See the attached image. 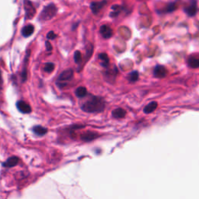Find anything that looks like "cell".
Wrapping results in <instances>:
<instances>
[{"label":"cell","instance_id":"cell-7","mask_svg":"<svg viewBox=\"0 0 199 199\" xmlns=\"http://www.w3.org/2000/svg\"><path fill=\"white\" fill-rule=\"evenodd\" d=\"M100 33L104 39L110 38L113 35V30L108 25H103L100 29Z\"/></svg>","mask_w":199,"mask_h":199},{"label":"cell","instance_id":"cell-14","mask_svg":"<svg viewBox=\"0 0 199 199\" xmlns=\"http://www.w3.org/2000/svg\"><path fill=\"white\" fill-rule=\"evenodd\" d=\"M34 31V27L31 24H28L26 27H24L22 30V34L24 37H28L31 34H33Z\"/></svg>","mask_w":199,"mask_h":199},{"label":"cell","instance_id":"cell-24","mask_svg":"<svg viewBox=\"0 0 199 199\" xmlns=\"http://www.w3.org/2000/svg\"><path fill=\"white\" fill-rule=\"evenodd\" d=\"M56 37H57V35H56L53 31H50L49 33L47 34V38L50 39V40H53V39L55 38Z\"/></svg>","mask_w":199,"mask_h":199},{"label":"cell","instance_id":"cell-20","mask_svg":"<svg viewBox=\"0 0 199 199\" xmlns=\"http://www.w3.org/2000/svg\"><path fill=\"white\" fill-rule=\"evenodd\" d=\"M112 9H113V12L110 13V16H111V17H115V16H118V15H119L121 10H122V6L115 5L112 6Z\"/></svg>","mask_w":199,"mask_h":199},{"label":"cell","instance_id":"cell-12","mask_svg":"<svg viewBox=\"0 0 199 199\" xmlns=\"http://www.w3.org/2000/svg\"><path fill=\"white\" fill-rule=\"evenodd\" d=\"M188 65L192 69L199 68V56L191 55L190 56L188 60Z\"/></svg>","mask_w":199,"mask_h":199},{"label":"cell","instance_id":"cell-15","mask_svg":"<svg viewBox=\"0 0 199 199\" xmlns=\"http://www.w3.org/2000/svg\"><path fill=\"white\" fill-rule=\"evenodd\" d=\"M157 107H158L157 102H156V101H153V102H151V103H149V104H147V105L144 107L143 111H144V113H145V114H150V113H152V112L154 111V110L157 108Z\"/></svg>","mask_w":199,"mask_h":199},{"label":"cell","instance_id":"cell-25","mask_svg":"<svg viewBox=\"0 0 199 199\" xmlns=\"http://www.w3.org/2000/svg\"><path fill=\"white\" fill-rule=\"evenodd\" d=\"M46 48H47V50L48 51H51L52 50V46H51V43H50L49 41H46Z\"/></svg>","mask_w":199,"mask_h":199},{"label":"cell","instance_id":"cell-4","mask_svg":"<svg viewBox=\"0 0 199 199\" xmlns=\"http://www.w3.org/2000/svg\"><path fill=\"white\" fill-rule=\"evenodd\" d=\"M184 11L188 16H194L197 12V2L196 0H190V4L184 8Z\"/></svg>","mask_w":199,"mask_h":199},{"label":"cell","instance_id":"cell-10","mask_svg":"<svg viewBox=\"0 0 199 199\" xmlns=\"http://www.w3.org/2000/svg\"><path fill=\"white\" fill-rule=\"evenodd\" d=\"M18 163H19V158L16 157V156H12V157L9 158L2 165H3V167H5L10 168L13 167L17 165Z\"/></svg>","mask_w":199,"mask_h":199},{"label":"cell","instance_id":"cell-3","mask_svg":"<svg viewBox=\"0 0 199 199\" xmlns=\"http://www.w3.org/2000/svg\"><path fill=\"white\" fill-rule=\"evenodd\" d=\"M24 9L26 12V19H31L36 13L35 7L29 0H24Z\"/></svg>","mask_w":199,"mask_h":199},{"label":"cell","instance_id":"cell-2","mask_svg":"<svg viewBox=\"0 0 199 199\" xmlns=\"http://www.w3.org/2000/svg\"><path fill=\"white\" fill-rule=\"evenodd\" d=\"M57 9H56L55 6L53 4H50V5L47 6L45 7L43 10H42L41 13L40 15V19L42 21H46L51 19L53 16L55 15Z\"/></svg>","mask_w":199,"mask_h":199},{"label":"cell","instance_id":"cell-11","mask_svg":"<svg viewBox=\"0 0 199 199\" xmlns=\"http://www.w3.org/2000/svg\"><path fill=\"white\" fill-rule=\"evenodd\" d=\"M97 136H98V134L96 133V132H87L84 134H83L81 136V139L84 142H89V141H92L93 139H97Z\"/></svg>","mask_w":199,"mask_h":199},{"label":"cell","instance_id":"cell-17","mask_svg":"<svg viewBox=\"0 0 199 199\" xmlns=\"http://www.w3.org/2000/svg\"><path fill=\"white\" fill-rule=\"evenodd\" d=\"M33 132H34L36 135H37V136H42L48 132V129H47L46 128L42 127V126L37 125L33 128Z\"/></svg>","mask_w":199,"mask_h":199},{"label":"cell","instance_id":"cell-8","mask_svg":"<svg viewBox=\"0 0 199 199\" xmlns=\"http://www.w3.org/2000/svg\"><path fill=\"white\" fill-rule=\"evenodd\" d=\"M16 107H17V109L21 113L24 114H30L32 110L30 106L27 103L24 102V101H18V102L16 103Z\"/></svg>","mask_w":199,"mask_h":199},{"label":"cell","instance_id":"cell-9","mask_svg":"<svg viewBox=\"0 0 199 199\" xmlns=\"http://www.w3.org/2000/svg\"><path fill=\"white\" fill-rule=\"evenodd\" d=\"M72 76H73V70L71 69H66V70H65L60 74V76L58 77V81H68V80H71L72 78Z\"/></svg>","mask_w":199,"mask_h":199},{"label":"cell","instance_id":"cell-19","mask_svg":"<svg viewBox=\"0 0 199 199\" xmlns=\"http://www.w3.org/2000/svg\"><path fill=\"white\" fill-rule=\"evenodd\" d=\"M139 72H138L137 71H133V72H132L131 73L128 74V81L130 82V83H136V82L139 80Z\"/></svg>","mask_w":199,"mask_h":199},{"label":"cell","instance_id":"cell-5","mask_svg":"<svg viewBox=\"0 0 199 199\" xmlns=\"http://www.w3.org/2000/svg\"><path fill=\"white\" fill-rule=\"evenodd\" d=\"M167 69L163 65H156L153 70V76L158 79H162L167 75Z\"/></svg>","mask_w":199,"mask_h":199},{"label":"cell","instance_id":"cell-23","mask_svg":"<svg viewBox=\"0 0 199 199\" xmlns=\"http://www.w3.org/2000/svg\"><path fill=\"white\" fill-rule=\"evenodd\" d=\"M74 60H75L76 63H80L82 61V54L81 52L79 51H76L74 54Z\"/></svg>","mask_w":199,"mask_h":199},{"label":"cell","instance_id":"cell-22","mask_svg":"<svg viewBox=\"0 0 199 199\" xmlns=\"http://www.w3.org/2000/svg\"><path fill=\"white\" fill-rule=\"evenodd\" d=\"M54 69V64L51 63V62L46 63L45 65V67H44V70H45V72H48V73L52 72Z\"/></svg>","mask_w":199,"mask_h":199},{"label":"cell","instance_id":"cell-1","mask_svg":"<svg viewBox=\"0 0 199 199\" xmlns=\"http://www.w3.org/2000/svg\"><path fill=\"white\" fill-rule=\"evenodd\" d=\"M105 108V101L102 97L92 96L86 101L84 104H82L81 109L87 113H100L102 112Z\"/></svg>","mask_w":199,"mask_h":199},{"label":"cell","instance_id":"cell-13","mask_svg":"<svg viewBox=\"0 0 199 199\" xmlns=\"http://www.w3.org/2000/svg\"><path fill=\"white\" fill-rule=\"evenodd\" d=\"M99 60H100V64L102 65L104 68H107L110 64V59L107 54L106 53H101L99 54Z\"/></svg>","mask_w":199,"mask_h":199},{"label":"cell","instance_id":"cell-21","mask_svg":"<svg viewBox=\"0 0 199 199\" xmlns=\"http://www.w3.org/2000/svg\"><path fill=\"white\" fill-rule=\"evenodd\" d=\"M177 6H176V4L174 2H172V3L169 4L163 10H162V13H171V12H174L177 10Z\"/></svg>","mask_w":199,"mask_h":199},{"label":"cell","instance_id":"cell-18","mask_svg":"<svg viewBox=\"0 0 199 199\" xmlns=\"http://www.w3.org/2000/svg\"><path fill=\"white\" fill-rule=\"evenodd\" d=\"M76 95L79 98H83L87 95V89L84 86H80L76 89Z\"/></svg>","mask_w":199,"mask_h":199},{"label":"cell","instance_id":"cell-26","mask_svg":"<svg viewBox=\"0 0 199 199\" xmlns=\"http://www.w3.org/2000/svg\"><path fill=\"white\" fill-rule=\"evenodd\" d=\"M2 75H1V70H0V93L2 91Z\"/></svg>","mask_w":199,"mask_h":199},{"label":"cell","instance_id":"cell-16","mask_svg":"<svg viewBox=\"0 0 199 199\" xmlns=\"http://www.w3.org/2000/svg\"><path fill=\"white\" fill-rule=\"evenodd\" d=\"M126 115V111L123 108H117L112 111V116L115 118H123Z\"/></svg>","mask_w":199,"mask_h":199},{"label":"cell","instance_id":"cell-6","mask_svg":"<svg viewBox=\"0 0 199 199\" xmlns=\"http://www.w3.org/2000/svg\"><path fill=\"white\" fill-rule=\"evenodd\" d=\"M107 0L101 1V2H93L90 4V9L94 14H97L99 12L101 11V9L107 4Z\"/></svg>","mask_w":199,"mask_h":199}]
</instances>
